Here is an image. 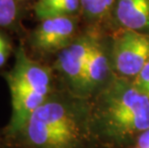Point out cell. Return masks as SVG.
<instances>
[{
	"instance_id": "obj_1",
	"label": "cell",
	"mask_w": 149,
	"mask_h": 148,
	"mask_svg": "<svg viewBox=\"0 0 149 148\" xmlns=\"http://www.w3.org/2000/svg\"><path fill=\"white\" fill-rule=\"evenodd\" d=\"M6 142L17 148H101L91 127V99L61 87Z\"/></svg>"
},
{
	"instance_id": "obj_2",
	"label": "cell",
	"mask_w": 149,
	"mask_h": 148,
	"mask_svg": "<svg viewBox=\"0 0 149 148\" xmlns=\"http://www.w3.org/2000/svg\"><path fill=\"white\" fill-rule=\"evenodd\" d=\"M91 127L101 148H132L149 128V97L116 75L91 98Z\"/></svg>"
},
{
	"instance_id": "obj_3",
	"label": "cell",
	"mask_w": 149,
	"mask_h": 148,
	"mask_svg": "<svg viewBox=\"0 0 149 148\" xmlns=\"http://www.w3.org/2000/svg\"><path fill=\"white\" fill-rule=\"evenodd\" d=\"M2 75L11 95L12 114L3 132L5 140H8L23 127L59 85L51 65L30 56L21 40L15 49L14 65Z\"/></svg>"
},
{
	"instance_id": "obj_4",
	"label": "cell",
	"mask_w": 149,
	"mask_h": 148,
	"mask_svg": "<svg viewBox=\"0 0 149 148\" xmlns=\"http://www.w3.org/2000/svg\"><path fill=\"white\" fill-rule=\"evenodd\" d=\"M98 30L99 25H91L81 31L70 44L53 58L51 63L59 87L74 95L85 97L84 68Z\"/></svg>"
},
{
	"instance_id": "obj_5",
	"label": "cell",
	"mask_w": 149,
	"mask_h": 148,
	"mask_svg": "<svg viewBox=\"0 0 149 148\" xmlns=\"http://www.w3.org/2000/svg\"><path fill=\"white\" fill-rule=\"evenodd\" d=\"M80 17V15L57 17L40 20L21 40L27 52L32 57L54 58L81 32Z\"/></svg>"
},
{
	"instance_id": "obj_6",
	"label": "cell",
	"mask_w": 149,
	"mask_h": 148,
	"mask_svg": "<svg viewBox=\"0 0 149 148\" xmlns=\"http://www.w3.org/2000/svg\"><path fill=\"white\" fill-rule=\"evenodd\" d=\"M112 58L116 75L135 78L149 62V35L116 29L112 35Z\"/></svg>"
},
{
	"instance_id": "obj_7",
	"label": "cell",
	"mask_w": 149,
	"mask_h": 148,
	"mask_svg": "<svg viewBox=\"0 0 149 148\" xmlns=\"http://www.w3.org/2000/svg\"><path fill=\"white\" fill-rule=\"evenodd\" d=\"M115 76L112 36H107L99 29L84 68V96L91 99L104 89Z\"/></svg>"
},
{
	"instance_id": "obj_8",
	"label": "cell",
	"mask_w": 149,
	"mask_h": 148,
	"mask_svg": "<svg viewBox=\"0 0 149 148\" xmlns=\"http://www.w3.org/2000/svg\"><path fill=\"white\" fill-rule=\"evenodd\" d=\"M112 17L117 29L149 35V0H116Z\"/></svg>"
},
{
	"instance_id": "obj_9",
	"label": "cell",
	"mask_w": 149,
	"mask_h": 148,
	"mask_svg": "<svg viewBox=\"0 0 149 148\" xmlns=\"http://www.w3.org/2000/svg\"><path fill=\"white\" fill-rule=\"evenodd\" d=\"M28 0H0V29L25 34L22 20L27 13Z\"/></svg>"
},
{
	"instance_id": "obj_10",
	"label": "cell",
	"mask_w": 149,
	"mask_h": 148,
	"mask_svg": "<svg viewBox=\"0 0 149 148\" xmlns=\"http://www.w3.org/2000/svg\"><path fill=\"white\" fill-rule=\"evenodd\" d=\"M116 0H80L81 15L93 25H100L112 17Z\"/></svg>"
},
{
	"instance_id": "obj_11",
	"label": "cell",
	"mask_w": 149,
	"mask_h": 148,
	"mask_svg": "<svg viewBox=\"0 0 149 148\" xmlns=\"http://www.w3.org/2000/svg\"><path fill=\"white\" fill-rule=\"evenodd\" d=\"M12 53H15L9 32L0 29V69L7 63Z\"/></svg>"
},
{
	"instance_id": "obj_12",
	"label": "cell",
	"mask_w": 149,
	"mask_h": 148,
	"mask_svg": "<svg viewBox=\"0 0 149 148\" xmlns=\"http://www.w3.org/2000/svg\"><path fill=\"white\" fill-rule=\"evenodd\" d=\"M132 81L139 90L149 97V62L139 72L137 76L133 78Z\"/></svg>"
},
{
	"instance_id": "obj_13",
	"label": "cell",
	"mask_w": 149,
	"mask_h": 148,
	"mask_svg": "<svg viewBox=\"0 0 149 148\" xmlns=\"http://www.w3.org/2000/svg\"><path fill=\"white\" fill-rule=\"evenodd\" d=\"M135 146L139 148H149V128L142 132L138 137Z\"/></svg>"
},
{
	"instance_id": "obj_14",
	"label": "cell",
	"mask_w": 149,
	"mask_h": 148,
	"mask_svg": "<svg viewBox=\"0 0 149 148\" xmlns=\"http://www.w3.org/2000/svg\"><path fill=\"white\" fill-rule=\"evenodd\" d=\"M8 146H10V148H17V147H15V146H12V145H8Z\"/></svg>"
},
{
	"instance_id": "obj_15",
	"label": "cell",
	"mask_w": 149,
	"mask_h": 148,
	"mask_svg": "<svg viewBox=\"0 0 149 148\" xmlns=\"http://www.w3.org/2000/svg\"><path fill=\"white\" fill-rule=\"evenodd\" d=\"M132 148H139V147H138V146H133Z\"/></svg>"
},
{
	"instance_id": "obj_16",
	"label": "cell",
	"mask_w": 149,
	"mask_h": 148,
	"mask_svg": "<svg viewBox=\"0 0 149 148\" xmlns=\"http://www.w3.org/2000/svg\"><path fill=\"white\" fill-rule=\"evenodd\" d=\"M28 1H29V0H28Z\"/></svg>"
}]
</instances>
